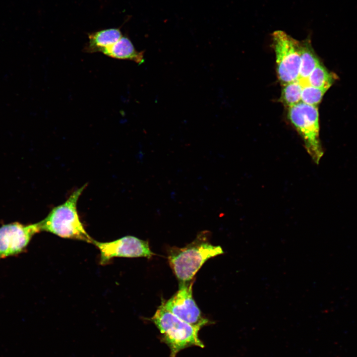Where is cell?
<instances>
[{"mask_svg": "<svg viewBox=\"0 0 357 357\" xmlns=\"http://www.w3.org/2000/svg\"><path fill=\"white\" fill-rule=\"evenodd\" d=\"M209 232L203 231L195 239L183 247L173 246L168 253L169 263L179 282H188L209 259L223 254L220 246L209 241Z\"/></svg>", "mask_w": 357, "mask_h": 357, "instance_id": "1", "label": "cell"}, {"mask_svg": "<svg viewBox=\"0 0 357 357\" xmlns=\"http://www.w3.org/2000/svg\"><path fill=\"white\" fill-rule=\"evenodd\" d=\"M86 186L75 190L63 203L53 208L45 219L38 222L40 232L92 243L93 239L84 229L77 210L78 200Z\"/></svg>", "mask_w": 357, "mask_h": 357, "instance_id": "2", "label": "cell"}, {"mask_svg": "<svg viewBox=\"0 0 357 357\" xmlns=\"http://www.w3.org/2000/svg\"><path fill=\"white\" fill-rule=\"evenodd\" d=\"M161 333V340L170 348V357H176L185 348L204 345L198 336L200 328L180 319L161 305L151 319Z\"/></svg>", "mask_w": 357, "mask_h": 357, "instance_id": "3", "label": "cell"}, {"mask_svg": "<svg viewBox=\"0 0 357 357\" xmlns=\"http://www.w3.org/2000/svg\"><path fill=\"white\" fill-rule=\"evenodd\" d=\"M288 117L301 136L304 147L318 164L324 152L319 139V113L317 106L301 102L289 108Z\"/></svg>", "mask_w": 357, "mask_h": 357, "instance_id": "4", "label": "cell"}, {"mask_svg": "<svg viewBox=\"0 0 357 357\" xmlns=\"http://www.w3.org/2000/svg\"><path fill=\"white\" fill-rule=\"evenodd\" d=\"M279 80L283 86L298 80L300 65L301 42L282 31L272 35Z\"/></svg>", "mask_w": 357, "mask_h": 357, "instance_id": "5", "label": "cell"}, {"mask_svg": "<svg viewBox=\"0 0 357 357\" xmlns=\"http://www.w3.org/2000/svg\"><path fill=\"white\" fill-rule=\"evenodd\" d=\"M193 283L194 279L188 282H179L178 290L161 305L182 321L201 328L209 321L202 316L193 298Z\"/></svg>", "mask_w": 357, "mask_h": 357, "instance_id": "6", "label": "cell"}, {"mask_svg": "<svg viewBox=\"0 0 357 357\" xmlns=\"http://www.w3.org/2000/svg\"><path fill=\"white\" fill-rule=\"evenodd\" d=\"M39 232L38 223L24 225L14 222L2 225L0 227V260L24 253L32 237Z\"/></svg>", "mask_w": 357, "mask_h": 357, "instance_id": "7", "label": "cell"}, {"mask_svg": "<svg viewBox=\"0 0 357 357\" xmlns=\"http://www.w3.org/2000/svg\"><path fill=\"white\" fill-rule=\"evenodd\" d=\"M92 243L100 250L101 265L108 264L115 257H144L150 258L154 255L148 241L131 236L106 242L93 239Z\"/></svg>", "mask_w": 357, "mask_h": 357, "instance_id": "8", "label": "cell"}, {"mask_svg": "<svg viewBox=\"0 0 357 357\" xmlns=\"http://www.w3.org/2000/svg\"><path fill=\"white\" fill-rule=\"evenodd\" d=\"M102 53L113 58L130 60L138 64L144 62V52L137 51L130 40L126 36H122L116 43L104 49Z\"/></svg>", "mask_w": 357, "mask_h": 357, "instance_id": "9", "label": "cell"}, {"mask_svg": "<svg viewBox=\"0 0 357 357\" xmlns=\"http://www.w3.org/2000/svg\"><path fill=\"white\" fill-rule=\"evenodd\" d=\"M119 28L101 30L88 35L89 42L84 48L86 53H93L102 51L116 43L121 37Z\"/></svg>", "mask_w": 357, "mask_h": 357, "instance_id": "10", "label": "cell"}, {"mask_svg": "<svg viewBox=\"0 0 357 357\" xmlns=\"http://www.w3.org/2000/svg\"><path fill=\"white\" fill-rule=\"evenodd\" d=\"M320 63L309 40L301 42L300 65L298 79L302 83L306 80L312 70Z\"/></svg>", "mask_w": 357, "mask_h": 357, "instance_id": "11", "label": "cell"}, {"mask_svg": "<svg viewBox=\"0 0 357 357\" xmlns=\"http://www.w3.org/2000/svg\"><path fill=\"white\" fill-rule=\"evenodd\" d=\"M336 79V75L330 72L320 63L312 70L302 84L328 90Z\"/></svg>", "mask_w": 357, "mask_h": 357, "instance_id": "12", "label": "cell"}, {"mask_svg": "<svg viewBox=\"0 0 357 357\" xmlns=\"http://www.w3.org/2000/svg\"><path fill=\"white\" fill-rule=\"evenodd\" d=\"M303 86L298 79L283 85L280 98L281 102L289 108L300 102Z\"/></svg>", "mask_w": 357, "mask_h": 357, "instance_id": "13", "label": "cell"}, {"mask_svg": "<svg viewBox=\"0 0 357 357\" xmlns=\"http://www.w3.org/2000/svg\"><path fill=\"white\" fill-rule=\"evenodd\" d=\"M327 91V89L315 87L307 84L303 85L301 102L309 105L317 106Z\"/></svg>", "mask_w": 357, "mask_h": 357, "instance_id": "14", "label": "cell"}]
</instances>
